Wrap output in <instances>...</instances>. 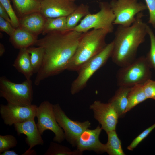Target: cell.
<instances>
[{
  "label": "cell",
  "instance_id": "obj_16",
  "mask_svg": "<svg viewBox=\"0 0 155 155\" xmlns=\"http://www.w3.org/2000/svg\"><path fill=\"white\" fill-rule=\"evenodd\" d=\"M46 18L40 12L19 18V26L36 36L42 34Z\"/></svg>",
  "mask_w": 155,
  "mask_h": 155
},
{
  "label": "cell",
  "instance_id": "obj_27",
  "mask_svg": "<svg viewBox=\"0 0 155 155\" xmlns=\"http://www.w3.org/2000/svg\"><path fill=\"white\" fill-rule=\"evenodd\" d=\"M147 32L150 40V48L145 57L151 68L155 70V35L148 25Z\"/></svg>",
  "mask_w": 155,
  "mask_h": 155
},
{
  "label": "cell",
  "instance_id": "obj_31",
  "mask_svg": "<svg viewBox=\"0 0 155 155\" xmlns=\"http://www.w3.org/2000/svg\"><path fill=\"white\" fill-rule=\"evenodd\" d=\"M143 85L147 99L155 100V81L149 79L143 84Z\"/></svg>",
  "mask_w": 155,
  "mask_h": 155
},
{
  "label": "cell",
  "instance_id": "obj_20",
  "mask_svg": "<svg viewBox=\"0 0 155 155\" xmlns=\"http://www.w3.org/2000/svg\"><path fill=\"white\" fill-rule=\"evenodd\" d=\"M11 0L19 18L35 12H40L41 2L39 0Z\"/></svg>",
  "mask_w": 155,
  "mask_h": 155
},
{
  "label": "cell",
  "instance_id": "obj_11",
  "mask_svg": "<svg viewBox=\"0 0 155 155\" xmlns=\"http://www.w3.org/2000/svg\"><path fill=\"white\" fill-rule=\"evenodd\" d=\"M37 106L32 104L25 106L8 103L6 105L1 104L0 106V113L4 123L11 126L34 118Z\"/></svg>",
  "mask_w": 155,
  "mask_h": 155
},
{
  "label": "cell",
  "instance_id": "obj_38",
  "mask_svg": "<svg viewBox=\"0 0 155 155\" xmlns=\"http://www.w3.org/2000/svg\"><path fill=\"white\" fill-rule=\"evenodd\" d=\"M39 0V1H42V0Z\"/></svg>",
  "mask_w": 155,
  "mask_h": 155
},
{
  "label": "cell",
  "instance_id": "obj_8",
  "mask_svg": "<svg viewBox=\"0 0 155 155\" xmlns=\"http://www.w3.org/2000/svg\"><path fill=\"white\" fill-rule=\"evenodd\" d=\"M109 4L115 16L113 24L124 26L131 25L137 15L147 9L138 0H112Z\"/></svg>",
  "mask_w": 155,
  "mask_h": 155
},
{
  "label": "cell",
  "instance_id": "obj_6",
  "mask_svg": "<svg viewBox=\"0 0 155 155\" xmlns=\"http://www.w3.org/2000/svg\"><path fill=\"white\" fill-rule=\"evenodd\" d=\"M151 69L145 56L136 58L132 62L121 67L116 74L117 85L119 86L132 87L143 84L151 78Z\"/></svg>",
  "mask_w": 155,
  "mask_h": 155
},
{
  "label": "cell",
  "instance_id": "obj_15",
  "mask_svg": "<svg viewBox=\"0 0 155 155\" xmlns=\"http://www.w3.org/2000/svg\"><path fill=\"white\" fill-rule=\"evenodd\" d=\"M14 126L18 135L24 134L26 136L25 142L29 148L22 155L28 154L36 146L43 145L44 142L35 123L34 118L22 123L15 124Z\"/></svg>",
  "mask_w": 155,
  "mask_h": 155
},
{
  "label": "cell",
  "instance_id": "obj_19",
  "mask_svg": "<svg viewBox=\"0 0 155 155\" xmlns=\"http://www.w3.org/2000/svg\"><path fill=\"white\" fill-rule=\"evenodd\" d=\"M19 50L13 66L19 72L23 75L26 79H31L34 73L30 61V54L27 48Z\"/></svg>",
  "mask_w": 155,
  "mask_h": 155
},
{
  "label": "cell",
  "instance_id": "obj_1",
  "mask_svg": "<svg viewBox=\"0 0 155 155\" xmlns=\"http://www.w3.org/2000/svg\"><path fill=\"white\" fill-rule=\"evenodd\" d=\"M83 33L73 30L50 32L38 39L35 45L44 49L42 65L34 81L39 85L43 80L67 70Z\"/></svg>",
  "mask_w": 155,
  "mask_h": 155
},
{
  "label": "cell",
  "instance_id": "obj_29",
  "mask_svg": "<svg viewBox=\"0 0 155 155\" xmlns=\"http://www.w3.org/2000/svg\"><path fill=\"white\" fill-rule=\"evenodd\" d=\"M0 4L8 13L11 21V24L15 28L19 26V18L13 8L10 0H0Z\"/></svg>",
  "mask_w": 155,
  "mask_h": 155
},
{
  "label": "cell",
  "instance_id": "obj_18",
  "mask_svg": "<svg viewBox=\"0 0 155 155\" xmlns=\"http://www.w3.org/2000/svg\"><path fill=\"white\" fill-rule=\"evenodd\" d=\"M131 87L119 86L114 95L108 101V102L114 107L119 117H123L126 113L128 105V96Z\"/></svg>",
  "mask_w": 155,
  "mask_h": 155
},
{
  "label": "cell",
  "instance_id": "obj_35",
  "mask_svg": "<svg viewBox=\"0 0 155 155\" xmlns=\"http://www.w3.org/2000/svg\"><path fill=\"white\" fill-rule=\"evenodd\" d=\"M0 155H18L14 151L9 150H7L4 151L3 152L0 153Z\"/></svg>",
  "mask_w": 155,
  "mask_h": 155
},
{
  "label": "cell",
  "instance_id": "obj_7",
  "mask_svg": "<svg viewBox=\"0 0 155 155\" xmlns=\"http://www.w3.org/2000/svg\"><path fill=\"white\" fill-rule=\"evenodd\" d=\"M100 11L95 14L91 13L82 20L80 23L72 30L84 33L91 29H104L110 33L113 30V22L115 16L109 3L106 1L99 2Z\"/></svg>",
  "mask_w": 155,
  "mask_h": 155
},
{
  "label": "cell",
  "instance_id": "obj_13",
  "mask_svg": "<svg viewBox=\"0 0 155 155\" xmlns=\"http://www.w3.org/2000/svg\"><path fill=\"white\" fill-rule=\"evenodd\" d=\"M40 12L46 18L67 17L78 7L71 0H42Z\"/></svg>",
  "mask_w": 155,
  "mask_h": 155
},
{
  "label": "cell",
  "instance_id": "obj_32",
  "mask_svg": "<svg viewBox=\"0 0 155 155\" xmlns=\"http://www.w3.org/2000/svg\"><path fill=\"white\" fill-rule=\"evenodd\" d=\"M145 0L149 13L148 22L155 28V0Z\"/></svg>",
  "mask_w": 155,
  "mask_h": 155
},
{
  "label": "cell",
  "instance_id": "obj_3",
  "mask_svg": "<svg viewBox=\"0 0 155 155\" xmlns=\"http://www.w3.org/2000/svg\"><path fill=\"white\" fill-rule=\"evenodd\" d=\"M110 33L104 29H93L83 33L67 70L77 71L83 64L100 52L106 45V37Z\"/></svg>",
  "mask_w": 155,
  "mask_h": 155
},
{
  "label": "cell",
  "instance_id": "obj_30",
  "mask_svg": "<svg viewBox=\"0 0 155 155\" xmlns=\"http://www.w3.org/2000/svg\"><path fill=\"white\" fill-rule=\"evenodd\" d=\"M155 128V123L147 128L136 137L127 147L128 150H133Z\"/></svg>",
  "mask_w": 155,
  "mask_h": 155
},
{
  "label": "cell",
  "instance_id": "obj_10",
  "mask_svg": "<svg viewBox=\"0 0 155 155\" xmlns=\"http://www.w3.org/2000/svg\"><path fill=\"white\" fill-rule=\"evenodd\" d=\"M53 108L57 121L64 131L65 139L73 146H75L80 135L90 127V123L88 120L80 122L72 120L66 115L59 104L53 105Z\"/></svg>",
  "mask_w": 155,
  "mask_h": 155
},
{
  "label": "cell",
  "instance_id": "obj_36",
  "mask_svg": "<svg viewBox=\"0 0 155 155\" xmlns=\"http://www.w3.org/2000/svg\"><path fill=\"white\" fill-rule=\"evenodd\" d=\"M5 52V49L4 45L1 43H0V56L1 57Z\"/></svg>",
  "mask_w": 155,
  "mask_h": 155
},
{
  "label": "cell",
  "instance_id": "obj_17",
  "mask_svg": "<svg viewBox=\"0 0 155 155\" xmlns=\"http://www.w3.org/2000/svg\"><path fill=\"white\" fill-rule=\"evenodd\" d=\"M38 39L37 36L18 27L10 36L9 41L15 48L20 49L35 45Z\"/></svg>",
  "mask_w": 155,
  "mask_h": 155
},
{
  "label": "cell",
  "instance_id": "obj_23",
  "mask_svg": "<svg viewBox=\"0 0 155 155\" xmlns=\"http://www.w3.org/2000/svg\"><path fill=\"white\" fill-rule=\"evenodd\" d=\"M108 141L106 144V152L109 155H124L121 143L115 130L106 132Z\"/></svg>",
  "mask_w": 155,
  "mask_h": 155
},
{
  "label": "cell",
  "instance_id": "obj_28",
  "mask_svg": "<svg viewBox=\"0 0 155 155\" xmlns=\"http://www.w3.org/2000/svg\"><path fill=\"white\" fill-rule=\"evenodd\" d=\"M17 143L16 139L12 135H0V153L16 147Z\"/></svg>",
  "mask_w": 155,
  "mask_h": 155
},
{
  "label": "cell",
  "instance_id": "obj_2",
  "mask_svg": "<svg viewBox=\"0 0 155 155\" xmlns=\"http://www.w3.org/2000/svg\"><path fill=\"white\" fill-rule=\"evenodd\" d=\"M143 16L142 12L138 13L131 25H119L115 31L111 58L112 61L120 67L136 59L138 49L145 40L148 25L144 22Z\"/></svg>",
  "mask_w": 155,
  "mask_h": 155
},
{
  "label": "cell",
  "instance_id": "obj_12",
  "mask_svg": "<svg viewBox=\"0 0 155 155\" xmlns=\"http://www.w3.org/2000/svg\"><path fill=\"white\" fill-rule=\"evenodd\" d=\"M89 108L92 110L94 118L106 133L115 130L119 117L110 103H104L100 101H95L90 106Z\"/></svg>",
  "mask_w": 155,
  "mask_h": 155
},
{
  "label": "cell",
  "instance_id": "obj_4",
  "mask_svg": "<svg viewBox=\"0 0 155 155\" xmlns=\"http://www.w3.org/2000/svg\"><path fill=\"white\" fill-rule=\"evenodd\" d=\"M32 82L26 79L21 83L11 81L4 76L0 78V96L7 103L20 106L32 104L33 99Z\"/></svg>",
  "mask_w": 155,
  "mask_h": 155
},
{
  "label": "cell",
  "instance_id": "obj_25",
  "mask_svg": "<svg viewBox=\"0 0 155 155\" xmlns=\"http://www.w3.org/2000/svg\"><path fill=\"white\" fill-rule=\"evenodd\" d=\"M30 47L27 48L30 54V61L34 74L37 73L42 64L44 49L40 46Z\"/></svg>",
  "mask_w": 155,
  "mask_h": 155
},
{
  "label": "cell",
  "instance_id": "obj_33",
  "mask_svg": "<svg viewBox=\"0 0 155 155\" xmlns=\"http://www.w3.org/2000/svg\"><path fill=\"white\" fill-rule=\"evenodd\" d=\"M16 28L11 24L0 17V30L11 36L14 32Z\"/></svg>",
  "mask_w": 155,
  "mask_h": 155
},
{
  "label": "cell",
  "instance_id": "obj_14",
  "mask_svg": "<svg viewBox=\"0 0 155 155\" xmlns=\"http://www.w3.org/2000/svg\"><path fill=\"white\" fill-rule=\"evenodd\" d=\"M102 129L99 125L94 129H87L80 135L75 144L77 149L80 152L93 151L97 153L106 152L105 144L102 143L99 136Z\"/></svg>",
  "mask_w": 155,
  "mask_h": 155
},
{
  "label": "cell",
  "instance_id": "obj_21",
  "mask_svg": "<svg viewBox=\"0 0 155 155\" xmlns=\"http://www.w3.org/2000/svg\"><path fill=\"white\" fill-rule=\"evenodd\" d=\"M128 105L126 113L147 99L143 84H136L131 87L128 94Z\"/></svg>",
  "mask_w": 155,
  "mask_h": 155
},
{
  "label": "cell",
  "instance_id": "obj_22",
  "mask_svg": "<svg viewBox=\"0 0 155 155\" xmlns=\"http://www.w3.org/2000/svg\"><path fill=\"white\" fill-rule=\"evenodd\" d=\"M90 13L88 5L82 3L78 6L76 9L66 17L67 30L73 29L82 18Z\"/></svg>",
  "mask_w": 155,
  "mask_h": 155
},
{
  "label": "cell",
  "instance_id": "obj_37",
  "mask_svg": "<svg viewBox=\"0 0 155 155\" xmlns=\"http://www.w3.org/2000/svg\"><path fill=\"white\" fill-rule=\"evenodd\" d=\"M71 0L74 1H75V0Z\"/></svg>",
  "mask_w": 155,
  "mask_h": 155
},
{
  "label": "cell",
  "instance_id": "obj_26",
  "mask_svg": "<svg viewBox=\"0 0 155 155\" xmlns=\"http://www.w3.org/2000/svg\"><path fill=\"white\" fill-rule=\"evenodd\" d=\"M82 152L77 149L71 151L68 147L57 143L51 142L49 147L44 155H81Z\"/></svg>",
  "mask_w": 155,
  "mask_h": 155
},
{
  "label": "cell",
  "instance_id": "obj_5",
  "mask_svg": "<svg viewBox=\"0 0 155 155\" xmlns=\"http://www.w3.org/2000/svg\"><path fill=\"white\" fill-rule=\"evenodd\" d=\"M113 47L112 41L97 55L83 64L77 72L78 75L71 84L70 91L74 95L83 89L95 73L111 57Z\"/></svg>",
  "mask_w": 155,
  "mask_h": 155
},
{
  "label": "cell",
  "instance_id": "obj_24",
  "mask_svg": "<svg viewBox=\"0 0 155 155\" xmlns=\"http://www.w3.org/2000/svg\"><path fill=\"white\" fill-rule=\"evenodd\" d=\"M66 29V17L46 18L42 34L45 35L53 31H64Z\"/></svg>",
  "mask_w": 155,
  "mask_h": 155
},
{
  "label": "cell",
  "instance_id": "obj_34",
  "mask_svg": "<svg viewBox=\"0 0 155 155\" xmlns=\"http://www.w3.org/2000/svg\"><path fill=\"white\" fill-rule=\"evenodd\" d=\"M0 17L11 24V21L8 13L1 4H0Z\"/></svg>",
  "mask_w": 155,
  "mask_h": 155
},
{
  "label": "cell",
  "instance_id": "obj_9",
  "mask_svg": "<svg viewBox=\"0 0 155 155\" xmlns=\"http://www.w3.org/2000/svg\"><path fill=\"white\" fill-rule=\"evenodd\" d=\"M53 105L47 100L42 102L36 110L37 127L42 135L46 130L52 131L55 135L53 140L61 143L65 139L64 133L57 122Z\"/></svg>",
  "mask_w": 155,
  "mask_h": 155
}]
</instances>
